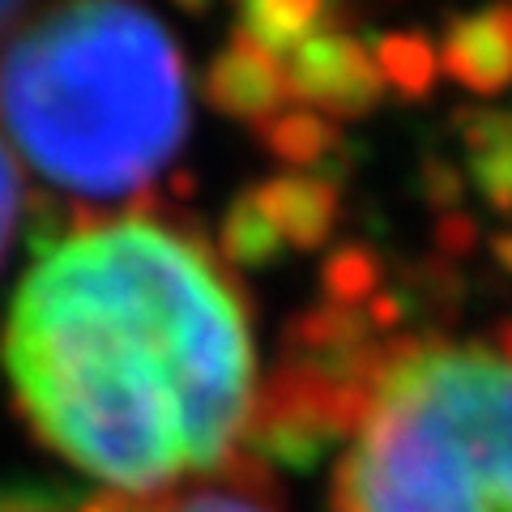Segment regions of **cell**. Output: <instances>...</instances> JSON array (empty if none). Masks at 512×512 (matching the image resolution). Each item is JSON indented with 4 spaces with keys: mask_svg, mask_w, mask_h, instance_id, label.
Returning a JSON list of instances; mask_svg holds the SVG:
<instances>
[{
    "mask_svg": "<svg viewBox=\"0 0 512 512\" xmlns=\"http://www.w3.org/2000/svg\"><path fill=\"white\" fill-rule=\"evenodd\" d=\"M5 372L39 444L116 495L231 466L256 406L239 286L146 210L77 214L47 239L9 303Z\"/></svg>",
    "mask_w": 512,
    "mask_h": 512,
    "instance_id": "6da1fadb",
    "label": "cell"
},
{
    "mask_svg": "<svg viewBox=\"0 0 512 512\" xmlns=\"http://www.w3.org/2000/svg\"><path fill=\"white\" fill-rule=\"evenodd\" d=\"M0 137L82 214L146 197L188 137L171 30L111 0L35 9L0 47Z\"/></svg>",
    "mask_w": 512,
    "mask_h": 512,
    "instance_id": "7a4b0ae2",
    "label": "cell"
},
{
    "mask_svg": "<svg viewBox=\"0 0 512 512\" xmlns=\"http://www.w3.org/2000/svg\"><path fill=\"white\" fill-rule=\"evenodd\" d=\"M457 414L478 512H512V359L483 346H436Z\"/></svg>",
    "mask_w": 512,
    "mask_h": 512,
    "instance_id": "3957f363",
    "label": "cell"
},
{
    "mask_svg": "<svg viewBox=\"0 0 512 512\" xmlns=\"http://www.w3.org/2000/svg\"><path fill=\"white\" fill-rule=\"evenodd\" d=\"M278 69L286 103H303V111L316 116H363L384 94L372 47L329 26V13L308 39L278 60Z\"/></svg>",
    "mask_w": 512,
    "mask_h": 512,
    "instance_id": "277c9868",
    "label": "cell"
},
{
    "mask_svg": "<svg viewBox=\"0 0 512 512\" xmlns=\"http://www.w3.org/2000/svg\"><path fill=\"white\" fill-rule=\"evenodd\" d=\"M82 512H278V504L261 470H252L248 461L244 466L231 461L218 474L188 478V483L167 491H150V495L107 491Z\"/></svg>",
    "mask_w": 512,
    "mask_h": 512,
    "instance_id": "5b68a950",
    "label": "cell"
},
{
    "mask_svg": "<svg viewBox=\"0 0 512 512\" xmlns=\"http://www.w3.org/2000/svg\"><path fill=\"white\" fill-rule=\"evenodd\" d=\"M444 73L474 94H500L512 82V5L448 18L440 43Z\"/></svg>",
    "mask_w": 512,
    "mask_h": 512,
    "instance_id": "8992f818",
    "label": "cell"
},
{
    "mask_svg": "<svg viewBox=\"0 0 512 512\" xmlns=\"http://www.w3.org/2000/svg\"><path fill=\"white\" fill-rule=\"evenodd\" d=\"M248 197L265 222L282 239V248H320L338 227L342 192L325 175H278L261 188H252Z\"/></svg>",
    "mask_w": 512,
    "mask_h": 512,
    "instance_id": "52a82bcc",
    "label": "cell"
},
{
    "mask_svg": "<svg viewBox=\"0 0 512 512\" xmlns=\"http://www.w3.org/2000/svg\"><path fill=\"white\" fill-rule=\"evenodd\" d=\"M205 94L218 111L252 124L274 120L278 111H286V90H282V69L274 56H265L261 47H252L248 39H231L210 64L205 77Z\"/></svg>",
    "mask_w": 512,
    "mask_h": 512,
    "instance_id": "ba28073f",
    "label": "cell"
},
{
    "mask_svg": "<svg viewBox=\"0 0 512 512\" xmlns=\"http://www.w3.org/2000/svg\"><path fill=\"white\" fill-rule=\"evenodd\" d=\"M466 146L474 154V184L491 210L512 214V116L508 111H470Z\"/></svg>",
    "mask_w": 512,
    "mask_h": 512,
    "instance_id": "9c48e42d",
    "label": "cell"
},
{
    "mask_svg": "<svg viewBox=\"0 0 512 512\" xmlns=\"http://www.w3.org/2000/svg\"><path fill=\"white\" fill-rule=\"evenodd\" d=\"M325 5L316 0H261V5H244L235 18V35L261 47L265 56L282 60L291 47H299L312 30L325 22Z\"/></svg>",
    "mask_w": 512,
    "mask_h": 512,
    "instance_id": "30bf717a",
    "label": "cell"
},
{
    "mask_svg": "<svg viewBox=\"0 0 512 512\" xmlns=\"http://www.w3.org/2000/svg\"><path fill=\"white\" fill-rule=\"evenodd\" d=\"M256 133H261V141L282 158V163L303 167V171H308L312 163H320L329 150H338V128H333L325 116L303 111V107L278 111L274 120L256 124Z\"/></svg>",
    "mask_w": 512,
    "mask_h": 512,
    "instance_id": "8fae6325",
    "label": "cell"
},
{
    "mask_svg": "<svg viewBox=\"0 0 512 512\" xmlns=\"http://www.w3.org/2000/svg\"><path fill=\"white\" fill-rule=\"evenodd\" d=\"M372 60L380 77L389 86H397L406 94V99H419V94L431 90V82H436V47H431L423 35H376L372 39Z\"/></svg>",
    "mask_w": 512,
    "mask_h": 512,
    "instance_id": "7c38bea8",
    "label": "cell"
},
{
    "mask_svg": "<svg viewBox=\"0 0 512 512\" xmlns=\"http://www.w3.org/2000/svg\"><path fill=\"white\" fill-rule=\"evenodd\" d=\"M376 286H380V265L376 256L359 248V244H346L329 256L325 265V303H338V308H367L376 299Z\"/></svg>",
    "mask_w": 512,
    "mask_h": 512,
    "instance_id": "4fadbf2b",
    "label": "cell"
},
{
    "mask_svg": "<svg viewBox=\"0 0 512 512\" xmlns=\"http://www.w3.org/2000/svg\"><path fill=\"white\" fill-rule=\"evenodd\" d=\"M18 214H22V167L9 154L5 137H0V261H5L9 239L18 231Z\"/></svg>",
    "mask_w": 512,
    "mask_h": 512,
    "instance_id": "5bb4252c",
    "label": "cell"
},
{
    "mask_svg": "<svg viewBox=\"0 0 512 512\" xmlns=\"http://www.w3.org/2000/svg\"><path fill=\"white\" fill-rule=\"evenodd\" d=\"M35 9H39V5H35ZM35 9H30V5H18V0H0V47H5L13 35H18L22 22H26Z\"/></svg>",
    "mask_w": 512,
    "mask_h": 512,
    "instance_id": "9a60e30c",
    "label": "cell"
},
{
    "mask_svg": "<svg viewBox=\"0 0 512 512\" xmlns=\"http://www.w3.org/2000/svg\"><path fill=\"white\" fill-rule=\"evenodd\" d=\"M0 512H64V508L39 500V495H0Z\"/></svg>",
    "mask_w": 512,
    "mask_h": 512,
    "instance_id": "2e32d148",
    "label": "cell"
},
{
    "mask_svg": "<svg viewBox=\"0 0 512 512\" xmlns=\"http://www.w3.org/2000/svg\"><path fill=\"white\" fill-rule=\"evenodd\" d=\"M495 261H500L504 269H512V235H500V239H495Z\"/></svg>",
    "mask_w": 512,
    "mask_h": 512,
    "instance_id": "e0dca14e",
    "label": "cell"
},
{
    "mask_svg": "<svg viewBox=\"0 0 512 512\" xmlns=\"http://www.w3.org/2000/svg\"><path fill=\"white\" fill-rule=\"evenodd\" d=\"M500 355H508V359H512V325L504 329V342H500Z\"/></svg>",
    "mask_w": 512,
    "mask_h": 512,
    "instance_id": "ac0fdd59",
    "label": "cell"
}]
</instances>
